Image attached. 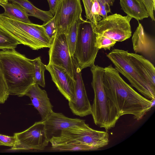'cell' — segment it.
I'll return each mask as SVG.
<instances>
[{"label":"cell","mask_w":155,"mask_h":155,"mask_svg":"<svg viewBox=\"0 0 155 155\" xmlns=\"http://www.w3.org/2000/svg\"><path fill=\"white\" fill-rule=\"evenodd\" d=\"M86 17L91 23L93 28L102 18L99 15L100 5L97 0H82Z\"/></svg>","instance_id":"22"},{"label":"cell","mask_w":155,"mask_h":155,"mask_svg":"<svg viewBox=\"0 0 155 155\" xmlns=\"http://www.w3.org/2000/svg\"><path fill=\"white\" fill-rule=\"evenodd\" d=\"M100 5V12L99 15L102 18H104L107 16V14L111 12L110 6L103 0L98 1Z\"/></svg>","instance_id":"30"},{"label":"cell","mask_w":155,"mask_h":155,"mask_svg":"<svg viewBox=\"0 0 155 155\" xmlns=\"http://www.w3.org/2000/svg\"><path fill=\"white\" fill-rule=\"evenodd\" d=\"M112 64L104 68L103 85L106 93L120 116L131 114L139 120L150 110L155 99L149 100L125 82Z\"/></svg>","instance_id":"1"},{"label":"cell","mask_w":155,"mask_h":155,"mask_svg":"<svg viewBox=\"0 0 155 155\" xmlns=\"http://www.w3.org/2000/svg\"><path fill=\"white\" fill-rule=\"evenodd\" d=\"M0 71L10 95L22 97L34 84V68L32 60L15 49L0 51Z\"/></svg>","instance_id":"2"},{"label":"cell","mask_w":155,"mask_h":155,"mask_svg":"<svg viewBox=\"0 0 155 155\" xmlns=\"http://www.w3.org/2000/svg\"><path fill=\"white\" fill-rule=\"evenodd\" d=\"M15 142L12 150H43L48 145L43 120L36 122L26 130L15 133Z\"/></svg>","instance_id":"9"},{"label":"cell","mask_w":155,"mask_h":155,"mask_svg":"<svg viewBox=\"0 0 155 155\" xmlns=\"http://www.w3.org/2000/svg\"><path fill=\"white\" fill-rule=\"evenodd\" d=\"M49 7V11L54 15L60 0H47Z\"/></svg>","instance_id":"31"},{"label":"cell","mask_w":155,"mask_h":155,"mask_svg":"<svg viewBox=\"0 0 155 155\" xmlns=\"http://www.w3.org/2000/svg\"><path fill=\"white\" fill-rule=\"evenodd\" d=\"M45 67L60 92L68 101L72 99L75 92L74 79L62 67L49 64L45 65Z\"/></svg>","instance_id":"14"},{"label":"cell","mask_w":155,"mask_h":155,"mask_svg":"<svg viewBox=\"0 0 155 155\" xmlns=\"http://www.w3.org/2000/svg\"><path fill=\"white\" fill-rule=\"evenodd\" d=\"M43 121L46 136L49 142L53 137L59 136L62 130L85 123L84 120L69 118L62 113L54 111Z\"/></svg>","instance_id":"13"},{"label":"cell","mask_w":155,"mask_h":155,"mask_svg":"<svg viewBox=\"0 0 155 155\" xmlns=\"http://www.w3.org/2000/svg\"><path fill=\"white\" fill-rule=\"evenodd\" d=\"M118 72L129 81L146 98L155 99V88L151 86L141 75L128 54V51L114 49L107 54Z\"/></svg>","instance_id":"5"},{"label":"cell","mask_w":155,"mask_h":155,"mask_svg":"<svg viewBox=\"0 0 155 155\" xmlns=\"http://www.w3.org/2000/svg\"></svg>","instance_id":"35"},{"label":"cell","mask_w":155,"mask_h":155,"mask_svg":"<svg viewBox=\"0 0 155 155\" xmlns=\"http://www.w3.org/2000/svg\"><path fill=\"white\" fill-rule=\"evenodd\" d=\"M0 28L17 40L20 44L34 50L50 48L51 42L42 25L10 18L0 14Z\"/></svg>","instance_id":"4"},{"label":"cell","mask_w":155,"mask_h":155,"mask_svg":"<svg viewBox=\"0 0 155 155\" xmlns=\"http://www.w3.org/2000/svg\"><path fill=\"white\" fill-rule=\"evenodd\" d=\"M38 85L33 84L27 91L25 95L30 98L31 105L38 111L42 120H44L53 111V107L46 91Z\"/></svg>","instance_id":"16"},{"label":"cell","mask_w":155,"mask_h":155,"mask_svg":"<svg viewBox=\"0 0 155 155\" xmlns=\"http://www.w3.org/2000/svg\"><path fill=\"white\" fill-rule=\"evenodd\" d=\"M59 136L89 146L93 150L106 146L109 142V134L107 131L93 129L86 123L64 129Z\"/></svg>","instance_id":"8"},{"label":"cell","mask_w":155,"mask_h":155,"mask_svg":"<svg viewBox=\"0 0 155 155\" xmlns=\"http://www.w3.org/2000/svg\"><path fill=\"white\" fill-rule=\"evenodd\" d=\"M19 42L8 33L0 28V49H15Z\"/></svg>","instance_id":"25"},{"label":"cell","mask_w":155,"mask_h":155,"mask_svg":"<svg viewBox=\"0 0 155 155\" xmlns=\"http://www.w3.org/2000/svg\"><path fill=\"white\" fill-rule=\"evenodd\" d=\"M91 68L92 76L91 84L94 93L91 114L94 123L107 131L115 127L120 116L105 91L103 83L104 68L94 64Z\"/></svg>","instance_id":"3"},{"label":"cell","mask_w":155,"mask_h":155,"mask_svg":"<svg viewBox=\"0 0 155 155\" xmlns=\"http://www.w3.org/2000/svg\"><path fill=\"white\" fill-rule=\"evenodd\" d=\"M133 48L135 53L141 54L153 61L155 60V40L147 34L142 24L139 25L133 35Z\"/></svg>","instance_id":"15"},{"label":"cell","mask_w":155,"mask_h":155,"mask_svg":"<svg viewBox=\"0 0 155 155\" xmlns=\"http://www.w3.org/2000/svg\"><path fill=\"white\" fill-rule=\"evenodd\" d=\"M47 35L52 43L57 33V27L54 17L49 21L42 25Z\"/></svg>","instance_id":"27"},{"label":"cell","mask_w":155,"mask_h":155,"mask_svg":"<svg viewBox=\"0 0 155 155\" xmlns=\"http://www.w3.org/2000/svg\"><path fill=\"white\" fill-rule=\"evenodd\" d=\"M105 2L107 3L110 6H112L113 5L114 0H103Z\"/></svg>","instance_id":"32"},{"label":"cell","mask_w":155,"mask_h":155,"mask_svg":"<svg viewBox=\"0 0 155 155\" xmlns=\"http://www.w3.org/2000/svg\"><path fill=\"white\" fill-rule=\"evenodd\" d=\"M132 18L115 13L102 18L93 28L96 34L105 36L117 41L130 38L132 31L130 22Z\"/></svg>","instance_id":"7"},{"label":"cell","mask_w":155,"mask_h":155,"mask_svg":"<svg viewBox=\"0 0 155 155\" xmlns=\"http://www.w3.org/2000/svg\"><path fill=\"white\" fill-rule=\"evenodd\" d=\"M15 142V136H9L0 134V145L13 147Z\"/></svg>","instance_id":"29"},{"label":"cell","mask_w":155,"mask_h":155,"mask_svg":"<svg viewBox=\"0 0 155 155\" xmlns=\"http://www.w3.org/2000/svg\"><path fill=\"white\" fill-rule=\"evenodd\" d=\"M117 41L107 37L96 34L95 46L99 49L109 50Z\"/></svg>","instance_id":"26"},{"label":"cell","mask_w":155,"mask_h":155,"mask_svg":"<svg viewBox=\"0 0 155 155\" xmlns=\"http://www.w3.org/2000/svg\"><path fill=\"white\" fill-rule=\"evenodd\" d=\"M82 18L76 21L70 28L65 34L66 39L71 57L74 56L77 40L78 28L79 24Z\"/></svg>","instance_id":"23"},{"label":"cell","mask_w":155,"mask_h":155,"mask_svg":"<svg viewBox=\"0 0 155 155\" xmlns=\"http://www.w3.org/2000/svg\"><path fill=\"white\" fill-rule=\"evenodd\" d=\"M8 88L0 71V104H3L9 95Z\"/></svg>","instance_id":"28"},{"label":"cell","mask_w":155,"mask_h":155,"mask_svg":"<svg viewBox=\"0 0 155 155\" xmlns=\"http://www.w3.org/2000/svg\"><path fill=\"white\" fill-rule=\"evenodd\" d=\"M52 150L57 151H75L93 150L88 146L76 142L68 138L59 136L53 137L50 140Z\"/></svg>","instance_id":"19"},{"label":"cell","mask_w":155,"mask_h":155,"mask_svg":"<svg viewBox=\"0 0 155 155\" xmlns=\"http://www.w3.org/2000/svg\"><path fill=\"white\" fill-rule=\"evenodd\" d=\"M49 64H54L65 69L73 79L72 57L67 43L65 35L55 36L48 51Z\"/></svg>","instance_id":"12"},{"label":"cell","mask_w":155,"mask_h":155,"mask_svg":"<svg viewBox=\"0 0 155 155\" xmlns=\"http://www.w3.org/2000/svg\"><path fill=\"white\" fill-rule=\"evenodd\" d=\"M11 2L17 3L25 10L28 16H33L46 22L53 17V15L48 11H44L35 7L28 0H8Z\"/></svg>","instance_id":"21"},{"label":"cell","mask_w":155,"mask_h":155,"mask_svg":"<svg viewBox=\"0 0 155 155\" xmlns=\"http://www.w3.org/2000/svg\"><path fill=\"white\" fill-rule=\"evenodd\" d=\"M75 92L73 98L68 101L69 107L72 112L80 117L86 116L91 113V105L88 98L82 78L80 68L76 61L72 57Z\"/></svg>","instance_id":"11"},{"label":"cell","mask_w":155,"mask_h":155,"mask_svg":"<svg viewBox=\"0 0 155 155\" xmlns=\"http://www.w3.org/2000/svg\"><path fill=\"white\" fill-rule=\"evenodd\" d=\"M80 0H60L54 17L57 27L56 35L65 34L71 27L82 18Z\"/></svg>","instance_id":"10"},{"label":"cell","mask_w":155,"mask_h":155,"mask_svg":"<svg viewBox=\"0 0 155 155\" xmlns=\"http://www.w3.org/2000/svg\"><path fill=\"white\" fill-rule=\"evenodd\" d=\"M34 68V79L33 84H36L44 87H45L44 73L46 69L45 65L42 62L40 57L32 60Z\"/></svg>","instance_id":"24"},{"label":"cell","mask_w":155,"mask_h":155,"mask_svg":"<svg viewBox=\"0 0 155 155\" xmlns=\"http://www.w3.org/2000/svg\"><path fill=\"white\" fill-rule=\"evenodd\" d=\"M96 37L91 22L82 19L78 27L74 56L81 70L94 64L99 50L95 46Z\"/></svg>","instance_id":"6"},{"label":"cell","mask_w":155,"mask_h":155,"mask_svg":"<svg viewBox=\"0 0 155 155\" xmlns=\"http://www.w3.org/2000/svg\"><path fill=\"white\" fill-rule=\"evenodd\" d=\"M121 9L128 15L137 21L148 18L149 15L140 0H120Z\"/></svg>","instance_id":"18"},{"label":"cell","mask_w":155,"mask_h":155,"mask_svg":"<svg viewBox=\"0 0 155 155\" xmlns=\"http://www.w3.org/2000/svg\"><path fill=\"white\" fill-rule=\"evenodd\" d=\"M128 54L146 81L155 88V68L153 64L142 55L129 52Z\"/></svg>","instance_id":"17"},{"label":"cell","mask_w":155,"mask_h":155,"mask_svg":"<svg viewBox=\"0 0 155 155\" xmlns=\"http://www.w3.org/2000/svg\"><path fill=\"white\" fill-rule=\"evenodd\" d=\"M97 0V1H99V0Z\"/></svg>","instance_id":"34"},{"label":"cell","mask_w":155,"mask_h":155,"mask_svg":"<svg viewBox=\"0 0 155 155\" xmlns=\"http://www.w3.org/2000/svg\"><path fill=\"white\" fill-rule=\"evenodd\" d=\"M8 0H0V2L2 3H6L8 2Z\"/></svg>","instance_id":"33"},{"label":"cell","mask_w":155,"mask_h":155,"mask_svg":"<svg viewBox=\"0 0 155 155\" xmlns=\"http://www.w3.org/2000/svg\"><path fill=\"white\" fill-rule=\"evenodd\" d=\"M0 5L4 9V12L2 13L4 16L25 23H31L26 11L18 4L15 2H8L6 3H0Z\"/></svg>","instance_id":"20"}]
</instances>
